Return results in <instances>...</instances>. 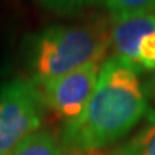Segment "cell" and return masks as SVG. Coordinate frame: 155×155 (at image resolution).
Instances as JSON below:
<instances>
[{"label": "cell", "mask_w": 155, "mask_h": 155, "mask_svg": "<svg viewBox=\"0 0 155 155\" xmlns=\"http://www.w3.org/2000/svg\"><path fill=\"white\" fill-rule=\"evenodd\" d=\"M141 69L118 56L101 63L95 91L76 119L61 129L63 151L94 154L118 142L150 111Z\"/></svg>", "instance_id": "6da1fadb"}, {"label": "cell", "mask_w": 155, "mask_h": 155, "mask_svg": "<svg viewBox=\"0 0 155 155\" xmlns=\"http://www.w3.org/2000/svg\"><path fill=\"white\" fill-rule=\"evenodd\" d=\"M109 48V28L101 23L45 28L26 42L30 81L39 86L88 63H101Z\"/></svg>", "instance_id": "7a4b0ae2"}, {"label": "cell", "mask_w": 155, "mask_h": 155, "mask_svg": "<svg viewBox=\"0 0 155 155\" xmlns=\"http://www.w3.org/2000/svg\"><path fill=\"white\" fill-rule=\"evenodd\" d=\"M45 108L42 94L30 79L0 82V155H9L23 139L39 131Z\"/></svg>", "instance_id": "3957f363"}, {"label": "cell", "mask_w": 155, "mask_h": 155, "mask_svg": "<svg viewBox=\"0 0 155 155\" xmlns=\"http://www.w3.org/2000/svg\"><path fill=\"white\" fill-rule=\"evenodd\" d=\"M99 69L101 63H88L39 85L46 108L55 112L63 124L76 119L94 94Z\"/></svg>", "instance_id": "277c9868"}, {"label": "cell", "mask_w": 155, "mask_h": 155, "mask_svg": "<svg viewBox=\"0 0 155 155\" xmlns=\"http://www.w3.org/2000/svg\"><path fill=\"white\" fill-rule=\"evenodd\" d=\"M109 33L115 56L134 63L141 71H154L155 13L114 20Z\"/></svg>", "instance_id": "5b68a950"}, {"label": "cell", "mask_w": 155, "mask_h": 155, "mask_svg": "<svg viewBox=\"0 0 155 155\" xmlns=\"http://www.w3.org/2000/svg\"><path fill=\"white\" fill-rule=\"evenodd\" d=\"M9 155H65V151L55 135L39 129L23 139Z\"/></svg>", "instance_id": "8992f818"}, {"label": "cell", "mask_w": 155, "mask_h": 155, "mask_svg": "<svg viewBox=\"0 0 155 155\" xmlns=\"http://www.w3.org/2000/svg\"><path fill=\"white\" fill-rule=\"evenodd\" d=\"M114 20L155 13V0H104Z\"/></svg>", "instance_id": "52a82bcc"}, {"label": "cell", "mask_w": 155, "mask_h": 155, "mask_svg": "<svg viewBox=\"0 0 155 155\" xmlns=\"http://www.w3.org/2000/svg\"><path fill=\"white\" fill-rule=\"evenodd\" d=\"M111 155H155V124L118 147Z\"/></svg>", "instance_id": "ba28073f"}, {"label": "cell", "mask_w": 155, "mask_h": 155, "mask_svg": "<svg viewBox=\"0 0 155 155\" xmlns=\"http://www.w3.org/2000/svg\"><path fill=\"white\" fill-rule=\"evenodd\" d=\"M39 2L52 12L61 15H72L98 3L99 0H39Z\"/></svg>", "instance_id": "9c48e42d"}, {"label": "cell", "mask_w": 155, "mask_h": 155, "mask_svg": "<svg viewBox=\"0 0 155 155\" xmlns=\"http://www.w3.org/2000/svg\"><path fill=\"white\" fill-rule=\"evenodd\" d=\"M150 92L152 95V98L155 99V75L152 76V79H151V82H150Z\"/></svg>", "instance_id": "30bf717a"}]
</instances>
